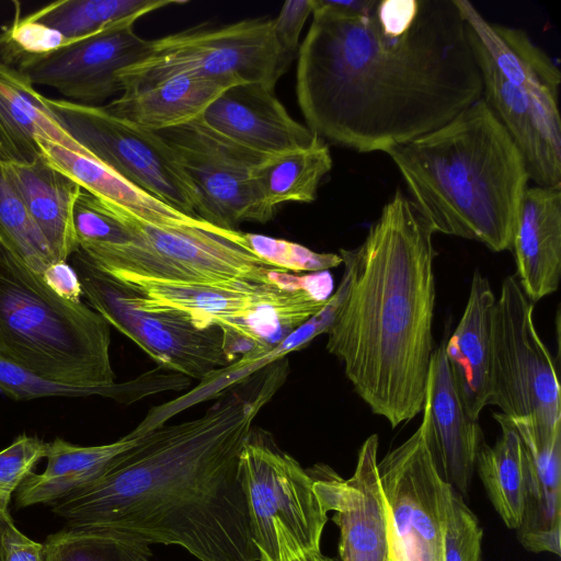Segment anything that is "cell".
I'll use <instances>...</instances> for the list:
<instances>
[{"mask_svg": "<svg viewBox=\"0 0 561 561\" xmlns=\"http://www.w3.org/2000/svg\"><path fill=\"white\" fill-rule=\"evenodd\" d=\"M297 56L306 126L362 153L428 134L482 99L455 0H377L355 18L312 11Z\"/></svg>", "mask_w": 561, "mask_h": 561, "instance_id": "cell-1", "label": "cell"}, {"mask_svg": "<svg viewBox=\"0 0 561 561\" xmlns=\"http://www.w3.org/2000/svg\"><path fill=\"white\" fill-rule=\"evenodd\" d=\"M286 375L287 360H278L203 415L147 433L108 473L51 511L67 524L181 546L199 561H260L240 457Z\"/></svg>", "mask_w": 561, "mask_h": 561, "instance_id": "cell-2", "label": "cell"}, {"mask_svg": "<svg viewBox=\"0 0 561 561\" xmlns=\"http://www.w3.org/2000/svg\"><path fill=\"white\" fill-rule=\"evenodd\" d=\"M434 233L398 190L364 241L339 252L351 282L327 350L371 412L392 427L423 410L433 353Z\"/></svg>", "mask_w": 561, "mask_h": 561, "instance_id": "cell-3", "label": "cell"}, {"mask_svg": "<svg viewBox=\"0 0 561 561\" xmlns=\"http://www.w3.org/2000/svg\"><path fill=\"white\" fill-rule=\"evenodd\" d=\"M434 232L511 249L528 172L517 146L478 100L439 128L385 151Z\"/></svg>", "mask_w": 561, "mask_h": 561, "instance_id": "cell-4", "label": "cell"}, {"mask_svg": "<svg viewBox=\"0 0 561 561\" xmlns=\"http://www.w3.org/2000/svg\"><path fill=\"white\" fill-rule=\"evenodd\" d=\"M110 323L82 301L58 296L0 244V358L57 385H115Z\"/></svg>", "mask_w": 561, "mask_h": 561, "instance_id": "cell-5", "label": "cell"}, {"mask_svg": "<svg viewBox=\"0 0 561 561\" xmlns=\"http://www.w3.org/2000/svg\"><path fill=\"white\" fill-rule=\"evenodd\" d=\"M127 282L154 302L182 310L202 325L220 327L234 357L275 347L317 314L333 290L328 271L302 276L283 271L264 283Z\"/></svg>", "mask_w": 561, "mask_h": 561, "instance_id": "cell-6", "label": "cell"}, {"mask_svg": "<svg viewBox=\"0 0 561 561\" xmlns=\"http://www.w3.org/2000/svg\"><path fill=\"white\" fill-rule=\"evenodd\" d=\"M106 203L124 225L125 239L80 251L96 267L121 279L195 284L244 279L264 283L284 271L204 229L152 224Z\"/></svg>", "mask_w": 561, "mask_h": 561, "instance_id": "cell-7", "label": "cell"}, {"mask_svg": "<svg viewBox=\"0 0 561 561\" xmlns=\"http://www.w3.org/2000/svg\"><path fill=\"white\" fill-rule=\"evenodd\" d=\"M83 296L108 323L137 344L160 368L202 380L236 360L218 325H202L186 312L159 305L134 284L72 255Z\"/></svg>", "mask_w": 561, "mask_h": 561, "instance_id": "cell-8", "label": "cell"}, {"mask_svg": "<svg viewBox=\"0 0 561 561\" xmlns=\"http://www.w3.org/2000/svg\"><path fill=\"white\" fill-rule=\"evenodd\" d=\"M533 313L534 304L517 277L506 276L493 314L491 404L520 437L542 446L561 434V398L553 360Z\"/></svg>", "mask_w": 561, "mask_h": 561, "instance_id": "cell-9", "label": "cell"}, {"mask_svg": "<svg viewBox=\"0 0 561 561\" xmlns=\"http://www.w3.org/2000/svg\"><path fill=\"white\" fill-rule=\"evenodd\" d=\"M291 61L276 41L273 20L256 18L153 39L148 55L117 78L122 92L178 76L256 83L274 91Z\"/></svg>", "mask_w": 561, "mask_h": 561, "instance_id": "cell-10", "label": "cell"}, {"mask_svg": "<svg viewBox=\"0 0 561 561\" xmlns=\"http://www.w3.org/2000/svg\"><path fill=\"white\" fill-rule=\"evenodd\" d=\"M46 103L59 125L92 157L150 195L196 217V191L156 131L96 105L49 98Z\"/></svg>", "mask_w": 561, "mask_h": 561, "instance_id": "cell-11", "label": "cell"}, {"mask_svg": "<svg viewBox=\"0 0 561 561\" xmlns=\"http://www.w3.org/2000/svg\"><path fill=\"white\" fill-rule=\"evenodd\" d=\"M252 538L260 561H278L274 520L305 549L320 550L328 522L313 479L270 433L252 427L240 457Z\"/></svg>", "mask_w": 561, "mask_h": 561, "instance_id": "cell-12", "label": "cell"}, {"mask_svg": "<svg viewBox=\"0 0 561 561\" xmlns=\"http://www.w3.org/2000/svg\"><path fill=\"white\" fill-rule=\"evenodd\" d=\"M377 468L388 511L391 561H444L451 485L438 473L421 425Z\"/></svg>", "mask_w": 561, "mask_h": 561, "instance_id": "cell-13", "label": "cell"}, {"mask_svg": "<svg viewBox=\"0 0 561 561\" xmlns=\"http://www.w3.org/2000/svg\"><path fill=\"white\" fill-rule=\"evenodd\" d=\"M156 133L196 191V217L225 230H238L244 221L264 224L252 173L267 156L220 134L203 117Z\"/></svg>", "mask_w": 561, "mask_h": 561, "instance_id": "cell-14", "label": "cell"}, {"mask_svg": "<svg viewBox=\"0 0 561 561\" xmlns=\"http://www.w3.org/2000/svg\"><path fill=\"white\" fill-rule=\"evenodd\" d=\"M136 21L117 22L46 55L22 57L12 67L34 85H47L71 102L93 105L122 92L118 73L148 55L151 41L136 34Z\"/></svg>", "mask_w": 561, "mask_h": 561, "instance_id": "cell-15", "label": "cell"}, {"mask_svg": "<svg viewBox=\"0 0 561 561\" xmlns=\"http://www.w3.org/2000/svg\"><path fill=\"white\" fill-rule=\"evenodd\" d=\"M378 436L360 446L354 473L341 478L325 465L308 469L313 488L340 529L341 561H391L389 520L378 474Z\"/></svg>", "mask_w": 561, "mask_h": 561, "instance_id": "cell-16", "label": "cell"}, {"mask_svg": "<svg viewBox=\"0 0 561 561\" xmlns=\"http://www.w3.org/2000/svg\"><path fill=\"white\" fill-rule=\"evenodd\" d=\"M472 53L482 78V99L520 151L529 180L538 186L561 185L559 98L510 82L484 55Z\"/></svg>", "mask_w": 561, "mask_h": 561, "instance_id": "cell-17", "label": "cell"}, {"mask_svg": "<svg viewBox=\"0 0 561 561\" xmlns=\"http://www.w3.org/2000/svg\"><path fill=\"white\" fill-rule=\"evenodd\" d=\"M421 427L440 477L467 500L483 434L455 387L445 342L431 357Z\"/></svg>", "mask_w": 561, "mask_h": 561, "instance_id": "cell-18", "label": "cell"}, {"mask_svg": "<svg viewBox=\"0 0 561 561\" xmlns=\"http://www.w3.org/2000/svg\"><path fill=\"white\" fill-rule=\"evenodd\" d=\"M202 117L220 134L265 156L307 147L317 136L288 114L274 91L256 83L228 88Z\"/></svg>", "mask_w": 561, "mask_h": 561, "instance_id": "cell-19", "label": "cell"}, {"mask_svg": "<svg viewBox=\"0 0 561 561\" xmlns=\"http://www.w3.org/2000/svg\"><path fill=\"white\" fill-rule=\"evenodd\" d=\"M511 249L516 262V277L531 302L558 289L561 274V185H535L525 190Z\"/></svg>", "mask_w": 561, "mask_h": 561, "instance_id": "cell-20", "label": "cell"}, {"mask_svg": "<svg viewBox=\"0 0 561 561\" xmlns=\"http://www.w3.org/2000/svg\"><path fill=\"white\" fill-rule=\"evenodd\" d=\"M496 298L488 277L473 273L469 297L445 353L467 413L478 420L492 400L493 314Z\"/></svg>", "mask_w": 561, "mask_h": 561, "instance_id": "cell-21", "label": "cell"}, {"mask_svg": "<svg viewBox=\"0 0 561 561\" xmlns=\"http://www.w3.org/2000/svg\"><path fill=\"white\" fill-rule=\"evenodd\" d=\"M42 157L55 169L73 179L94 196L125 208L137 217L158 225L204 229L231 242L233 230L217 228L190 216L134 185L91 154L76 152L58 142L37 137Z\"/></svg>", "mask_w": 561, "mask_h": 561, "instance_id": "cell-22", "label": "cell"}, {"mask_svg": "<svg viewBox=\"0 0 561 561\" xmlns=\"http://www.w3.org/2000/svg\"><path fill=\"white\" fill-rule=\"evenodd\" d=\"M145 435L128 433L114 443L99 446H78L55 438L48 443L46 469L42 473L32 472L14 493L15 507L53 505L90 486L115 468Z\"/></svg>", "mask_w": 561, "mask_h": 561, "instance_id": "cell-23", "label": "cell"}, {"mask_svg": "<svg viewBox=\"0 0 561 561\" xmlns=\"http://www.w3.org/2000/svg\"><path fill=\"white\" fill-rule=\"evenodd\" d=\"M37 137L90 154L59 125L32 81L0 60V161L27 164L42 157Z\"/></svg>", "mask_w": 561, "mask_h": 561, "instance_id": "cell-24", "label": "cell"}, {"mask_svg": "<svg viewBox=\"0 0 561 561\" xmlns=\"http://www.w3.org/2000/svg\"><path fill=\"white\" fill-rule=\"evenodd\" d=\"M3 167L55 262H66L79 251L73 209L82 187L43 157L32 163H3Z\"/></svg>", "mask_w": 561, "mask_h": 561, "instance_id": "cell-25", "label": "cell"}, {"mask_svg": "<svg viewBox=\"0 0 561 561\" xmlns=\"http://www.w3.org/2000/svg\"><path fill=\"white\" fill-rule=\"evenodd\" d=\"M455 2L471 49L484 55L510 82L559 98L558 65L524 30L490 22L468 0Z\"/></svg>", "mask_w": 561, "mask_h": 561, "instance_id": "cell-26", "label": "cell"}, {"mask_svg": "<svg viewBox=\"0 0 561 561\" xmlns=\"http://www.w3.org/2000/svg\"><path fill=\"white\" fill-rule=\"evenodd\" d=\"M339 311L337 299L331 297L325 306L306 323L290 333L271 351H250L237 362L216 369L199 381L197 387L176 399L153 407L145 419L131 431L135 435H145L162 425L184 410L221 396L229 388H234L273 363L294 351L308 345L314 337L327 333Z\"/></svg>", "mask_w": 561, "mask_h": 561, "instance_id": "cell-27", "label": "cell"}, {"mask_svg": "<svg viewBox=\"0 0 561 561\" xmlns=\"http://www.w3.org/2000/svg\"><path fill=\"white\" fill-rule=\"evenodd\" d=\"M233 85L237 84L225 80L178 76L142 89L123 91L104 108L126 122L158 131L202 117Z\"/></svg>", "mask_w": 561, "mask_h": 561, "instance_id": "cell-28", "label": "cell"}, {"mask_svg": "<svg viewBox=\"0 0 561 561\" xmlns=\"http://www.w3.org/2000/svg\"><path fill=\"white\" fill-rule=\"evenodd\" d=\"M501 426V436L493 446L482 442L476 471L495 512L510 529L523 520L533 465L529 453L511 420L493 413Z\"/></svg>", "mask_w": 561, "mask_h": 561, "instance_id": "cell-29", "label": "cell"}, {"mask_svg": "<svg viewBox=\"0 0 561 561\" xmlns=\"http://www.w3.org/2000/svg\"><path fill=\"white\" fill-rule=\"evenodd\" d=\"M332 167L328 142L318 136L307 147L267 156L252 173L263 222L271 220L280 204L314 202Z\"/></svg>", "mask_w": 561, "mask_h": 561, "instance_id": "cell-30", "label": "cell"}, {"mask_svg": "<svg viewBox=\"0 0 561 561\" xmlns=\"http://www.w3.org/2000/svg\"><path fill=\"white\" fill-rule=\"evenodd\" d=\"M533 465L524 516L516 529L528 551L560 556L561 528V435L550 445L524 443Z\"/></svg>", "mask_w": 561, "mask_h": 561, "instance_id": "cell-31", "label": "cell"}, {"mask_svg": "<svg viewBox=\"0 0 561 561\" xmlns=\"http://www.w3.org/2000/svg\"><path fill=\"white\" fill-rule=\"evenodd\" d=\"M186 0H60L26 15L58 31L67 41L93 35L117 22L136 19Z\"/></svg>", "mask_w": 561, "mask_h": 561, "instance_id": "cell-32", "label": "cell"}, {"mask_svg": "<svg viewBox=\"0 0 561 561\" xmlns=\"http://www.w3.org/2000/svg\"><path fill=\"white\" fill-rule=\"evenodd\" d=\"M45 561H150L149 545L115 531L66 524L45 542Z\"/></svg>", "mask_w": 561, "mask_h": 561, "instance_id": "cell-33", "label": "cell"}, {"mask_svg": "<svg viewBox=\"0 0 561 561\" xmlns=\"http://www.w3.org/2000/svg\"><path fill=\"white\" fill-rule=\"evenodd\" d=\"M0 244L32 271L43 273L55 263L49 247L28 216L0 161Z\"/></svg>", "mask_w": 561, "mask_h": 561, "instance_id": "cell-34", "label": "cell"}, {"mask_svg": "<svg viewBox=\"0 0 561 561\" xmlns=\"http://www.w3.org/2000/svg\"><path fill=\"white\" fill-rule=\"evenodd\" d=\"M234 244L266 264L286 272H322L340 266L337 253H319L296 242L237 230Z\"/></svg>", "mask_w": 561, "mask_h": 561, "instance_id": "cell-35", "label": "cell"}, {"mask_svg": "<svg viewBox=\"0 0 561 561\" xmlns=\"http://www.w3.org/2000/svg\"><path fill=\"white\" fill-rule=\"evenodd\" d=\"M0 391L13 400H32L46 397L102 396L121 402L127 401L126 382L108 388L89 389L57 385L33 376L28 371L0 358Z\"/></svg>", "mask_w": 561, "mask_h": 561, "instance_id": "cell-36", "label": "cell"}, {"mask_svg": "<svg viewBox=\"0 0 561 561\" xmlns=\"http://www.w3.org/2000/svg\"><path fill=\"white\" fill-rule=\"evenodd\" d=\"M13 21L0 33L1 60L10 66L26 56H42L66 45L67 41L58 31L42 23L21 16L20 3Z\"/></svg>", "mask_w": 561, "mask_h": 561, "instance_id": "cell-37", "label": "cell"}, {"mask_svg": "<svg viewBox=\"0 0 561 561\" xmlns=\"http://www.w3.org/2000/svg\"><path fill=\"white\" fill-rule=\"evenodd\" d=\"M483 530L453 486L444 530V561H481Z\"/></svg>", "mask_w": 561, "mask_h": 561, "instance_id": "cell-38", "label": "cell"}, {"mask_svg": "<svg viewBox=\"0 0 561 561\" xmlns=\"http://www.w3.org/2000/svg\"><path fill=\"white\" fill-rule=\"evenodd\" d=\"M47 448L48 443L23 434L0 451V510L9 511L12 495L39 460L46 458Z\"/></svg>", "mask_w": 561, "mask_h": 561, "instance_id": "cell-39", "label": "cell"}, {"mask_svg": "<svg viewBox=\"0 0 561 561\" xmlns=\"http://www.w3.org/2000/svg\"><path fill=\"white\" fill-rule=\"evenodd\" d=\"M311 14V0H289L283 4L278 16L273 20L276 41L293 59L298 54L300 33Z\"/></svg>", "mask_w": 561, "mask_h": 561, "instance_id": "cell-40", "label": "cell"}, {"mask_svg": "<svg viewBox=\"0 0 561 561\" xmlns=\"http://www.w3.org/2000/svg\"><path fill=\"white\" fill-rule=\"evenodd\" d=\"M2 561H45L44 543L30 539L11 523L2 537Z\"/></svg>", "mask_w": 561, "mask_h": 561, "instance_id": "cell-41", "label": "cell"}, {"mask_svg": "<svg viewBox=\"0 0 561 561\" xmlns=\"http://www.w3.org/2000/svg\"><path fill=\"white\" fill-rule=\"evenodd\" d=\"M45 283L61 298L79 302L83 295L79 277L67 262L53 263L42 275Z\"/></svg>", "mask_w": 561, "mask_h": 561, "instance_id": "cell-42", "label": "cell"}, {"mask_svg": "<svg viewBox=\"0 0 561 561\" xmlns=\"http://www.w3.org/2000/svg\"><path fill=\"white\" fill-rule=\"evenodd\" d=\"M278 542V561H336L320 550L305 549L291 537L279 520H274Z\"/></svg>", "mask_w": 561, "mask_h": 561, "instance_id": "cell-43", "label": "cell"}, {"mask_svg": "<svg viewBox=\"0 0 561 561\" xmlns=\"http://www.w3.org/2000/svg\"><path fill=\"white\" fill-rule=\"evenodd\" d=\"M377 0H311L312 11H322L343 18L365 15Z\"/></svg>", "mask_w": 561, "mask_h": 561, "instance_id": "cell-44", "label": "cell"}, {"mask_svg": "<svg viewBox=\"0 0 561 561\" xmlns=\"http://www.w3.org/2000/svg\"><path fill=\"white\" fill-rule=\"evenodd\" d=\"M13 523L9 511L0 510V561H2V537L7 527Z\"/></svg>", "mask_w": 561, "mask_h": 561, "instance_id": "cell-45", "label": "cell"}]
</instances>
